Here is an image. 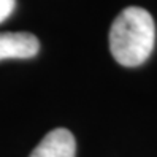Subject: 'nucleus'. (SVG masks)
I'll return each mask as SVG.
<instances>
[{"instance_id": "3", "label": "nucleus", "mask_w": 157, "mask_h": 157, "mask_svg": "<svg viewBox=\"0 0 157 157\" xmlns=\"http://www.w3.org/2000/svg\"><path fill=\"white\" fill-rule=\"evenodd\" d=\"M30 157H76L75 136L67 128H54L38 143Z\"/></svg>"}, {"instance_id": "2", "label": "nucleus", "mask_w": 157, "mask_h": 157, "mask_svg": "<svg viewBox=\"0 0 157 157\" xmlns=\"http://www.w3.org/2000/svg\"><path fill=\"white\" fill-rule=\"evenodd\" d=\"M40 41L27 32L0 33V60L6 59H30L38 54Z\"/></svg>"}, {"instance_id": "1", "label": "nucleus", "mask_w": 157, "mask_h": 157, "mask_svg": "<svg viewBox=\"0 0 157 157\" xmlns=\"http://www.w3.org/2000/svg\"><path fill=\"white\" fill-rule=\"evenodd\" d=\"M155 44V24L144 8L128 6L109 29V51L117 63L138 67L149 59Z\"/></svg>"}, {"instance_id": "4", "label": "nucleus", "mask_w": 157, "mask_h": 157, "mask_svg": "<svg viewBox=\"0 0 157 157\" xmlns=\"http://www.w3.org/2000/svg\"><path fill=\"white\" fill-rule=\"evenodd\" d=\"M16 8V0H0V24L11 16Z\"/></svg>"}]
</instances>
